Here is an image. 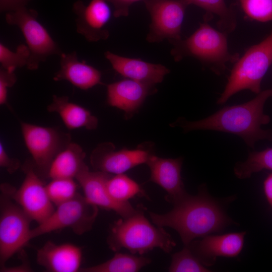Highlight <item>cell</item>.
<instances>
[{
	"label": "cell",
	"instance_id": "obj_12",
	"mask_svg": "<svg viewBox=\"0 0 272 272\" xmlns=\"http://www.w3.org/2000/svg\"><path fill=\"white\" fill-rule=\"evenodd\" d=\"M152 155L144 148L115 151L112 143H104L98 145L92 152L90 163L96 171L119 174L138 165L146 164Z\"/></svg>",
	"mask_w": 272,
	"mask_h": 272
},
{
	"label": "cell",
	"instance_id": "obj_8",
	"mask_svg": "<svg viewBox=\"0 0 272 272\" xmlns=\"http://www.w3.org/2000/svg\"><path fill=\"white\" fill-rule=\"evenodd\" d=\"M31 219L7 193L0 198V266L22 250L31 240Z\"/></svg>",
	"mask_w": 272,
	"mask_h": 272
},
{
	"label": "cell",
	"instance_id": "obj_2",
	"mask_svg": "<svg viewBox=\"0 0 272 272\" xmlns=\"http://www.w3.org/2000/svg\"><path fill=\"white\" fill-rule=\"evenodd\" d=\"M172 210L159 214L149 212L152 222L161 227H168L179 234L187 246L199 237L221 231L231 221L220 205L201 188L196 195L188 194L173 205Z\"/></svg>",
	"mask_w": 272,
	"mask_h": 272
},
{
	"label": "cell",
	"instance_id": "obj_17",
	"mask_svg": "<svg viewBox=\"0 0 272 272\" xmlns=\"http://www.w3.org/2000/svg\"><path fill=\"white\" fill-rule=\"evenodd\" d=\"M82 249L72 243L48 241L37 251V263L49 272L80 271Z\"/></svg>",
	"mask_w": 272,
	"mask_h": 272
},
{
	"label": "cell",
	"instance_id": "obj_3",
	"mask_svg": "<svg viewBox=\"0 0 272 272\" xmlns=\"http://www.w3.org/2000/svg\"><path fill=\"white\" fill-rule=\"evenodd\" d=\"M145 207L139 205L132 215L120 218L110 226L107 238L109 249L118 252L122 248L131 254L142 255L159 248L169 253L176 243L163 227L152 225L145 215Z\"/></svg>",
	"mask_w": 272,
	"mask_h": 272
},
{
	"label": "cell",
	"instance_id": "obj_21",
	"mask_svg": "<svg viewBox=\"0 0 272 272\" xmlns=\"http://www.w3.org/2000/svg\"><path fill=\"white\" fill-rule=\"evenodd\" d=\"M49 112L57 113L69 129L85 128L95 129L98 119L85 108L70 101L66 96L53 95L52 100L47 107Z\"/></svg>",
	"mask_w": 272,
	"mask_h": 272
},
{
	"label": "cell",
	"instance_id": "obj_31",
	"mask_svg": "<svg viewBox=\"0 0 272 272\" xmlns=\"http://www.w3.org/2000/svg\"><path fill=\"white\" fill-rule=\"evenodd\" d=\"M17 78L15 72L7 70L0 67V104L7 103L8 91L17 82Z\"/></svg>",
	"mask_w": 272,
	"mask_h": 272
},
{
	"label": "cell",
	"instance_id": "obj_26",
	"mask_svg": "<svg viewBox=\"0 0 272 272\" xmlns=\"http://www.w3.org/2000/svg\"><path fill=\"white\" fill-rule=\"evenodd\" d=\"M263 169L272 170V148L249 153L245 161L235 164L234 172L237 178L246 179Z\"/></svg>",
	"mask_w": 272,
	"mask_h": 272
},
{
	"label": "cell",
	"instance_id": "obj_24",
	"mask_svg": "<svg viewBox=\"0 0 272 272\" xmlns=\"http://www.w3.org/2000/svg\"><path fill=\"white\" fill-rule=\"evenodd\" d=\"M187 6L196 5L206 11L209 15L217 16L219 30L227 34L233 32L237 26L236 15L233 9L228 7L225 0H181Z\"/></svg>",
	"mask_w": 272,
	"mask_h": 272
},
{
	"label": "cell",
	"instance_id": "obj_7",
	"mask_svg": "<svg viewBox=\"0 0 272 272\" xmlns=\"http://www.w3.org/2000/svg\"><path fill=\"white\" fill-rule=\"evenodd\" d=\"M98 214V207L78 193L72 199L56 206L47 219L31 229V238L65 228L82 235L92 229Z\"/></svg>",
	"mask_w": 272,
	"mask_h": 272
},
{
	"label": "cell",
	"instance_id": "obj_34",
	"mask_svg": "<svg viewBox=\"0 0 272 272\" xmlns=\"http://www.w3.org/2000/svg\"><path fill=\"white\" fill-rule=\"evenodd\" d=\"M29 0H0V10L2 12H10L26 7Z\"/></svg>",
	"mask_w": 272,
	"mask_h": 272
},
{
	"label": "cell",
	"instance_id": "obj_25",
	"mask_svg": "<svg viewBox=\"0 0 272 272\" xmlns=\"http://www.w3.org/2000/svg\"><path fill=\"white\" fill-rule=\"evenodd\" d=\"M106 186L110 196L121 202H127L137 196H146L141 186L123 173L111 175L106 181Z\"/></svg>",
	"mask_w": 272,
	"mask_h": 272
},
{
	"label": "cell",
	"instance_id": "obj_18",
	"mask_svg": "<svg viewBox=\"0 0 272 272\" xmlns=\"http://www.w3.org/2000/svg\"><path fill=\"white\" fill-rule=\"evenodd\" d=\"M104 55L113 69L121 76L149 85L161 83L170 73L168 68L161 64L121 56L109 51H106Z\"/></svg>",
	"mask_w": 272,
	"mask_h": 272
},
{
	"label": "cell",
	"instance_id": "obj_4",
	"mask_svg": "<svg viewBox=\"0 0 272 272\" xmlns=\"http://www.w3.org/2000/svg\"><path fill=\"white\" fill-rule=\"evenodd\" d=\"M228 34L215 29L207 22L185 39L173 42L171 51L175 61L191 56L217 75L222 74L228 63H234L239 58L238 53H231L228 48Z\"/></svg>",
	"mask_w": 272,
	"mask_h": 272
},
{
	"label": "cell",
	"instance_id": "obj_22",
	"mask_svg": "<svg viewBox=\"0 0 272 272\" xmlns=\"http://www.w3.org/2000/svg\"><path fill=\"white\" fill-rule=\"evenodd\" d=\"M86 154L78 144L71 142L55 157L49 168L47 177L55 178H76L89 170L86 164Z\"/></svg>",
	"mask_w": 272,
	"mask_h": 272
},
{
	"label": "cell",
	"instance_id": "obj_1",
	"mask_svg": "<svg viewBox=\"0 0 272 272\" xmlns=\"http://www.w3.org/2000/svg\"><path fill=\"white\" fill-rule=\"evenodd\" d=\"M271 97L272 88L261 91L245 103L225 106L204 119L189 121L180 118L173 124L181 126L185 132L210 130L234 134L254 148L259 140L272 141V130L261 128L270 121L269 116L264 113L263 107Z\"/></svg>",
	"mask_w": 272,
	"mask_h": 272
},
{
	"label": "cell",
	"instance_id": "obj_10",
	"mask_svg": "<svg viewBox=\"0 0 272 272\" xmlns=\"http://www.w3.org/2000/svg\"><path fill=\"white\" fill-rule=\"evenodd\" d=\"M25 178L18 189L7 184L1 191L8 193L31 219L38 224L43 222L55 209L44 185L33 166L25 165Z\"/></svg>",
	"mask_w": 272,
	"mask_h": 272
},
{
	"label": "cell",
	"instance_id": "obj_27",
	"mask_svg": "<svg viewBox=\"0 0 272 272\" xmlns=\"http://www.w3.org/2000/svg\"><path fill=\"white\" fill-rule=\"evenodd\" d=\"M77 183L74 179L55 178L46 185L52 203L56 207L74 198L77 192Z\"/></svg>",
	"mask_w": 272,
	"mask_h": 272
},
{
	"label": "cell",
	"instance_id": "obj_30",
	"mask_svg": "<svg viewBox=\"0 0 272 272\" xmlns=\"http://www.w3.org/2000/svg\"><path fill=\"white\" fill-rule=\"evenodd\" d=\"M247 17L260 22H272V0H239Z\"/></svg>",
	"mask_w": 272,
	"mask_h": 272
},
{
	"label": "cell",
	"instance_id": "obj_9",
	"mask_svg": "<svg viewBox=\"0 0 272 272\" xmlns=\"http://www.w3.org/2000/svg\"><path fill=\"white\" fill-rule=\"evenodd\" d=\"M23 138L33 162L34 169L39 175L47 176L50 166L57 154L71 141L69 134L55 128L22 122Z\"/></svg>",
	"mask_w": 272,
	"mask_h": 272
},
{
	"label": "cell",
	"instance_id": "obj_11",
	"mask_svg": "<svg viewBox=\"0 0 272 272\" xmlns=\"http://www.w3.org/2000/svg\"><path fill=\"white\" fill-rule=\"evenodd\" d=\"M151 22L146 39L149 42L171 43L181 39L182 24L188 6L181 0H144Z\"/></svg>",
	"mask_w": 272,
	"mask_h": 272
},
{
	"label": "cell",
	"instance_id": "obj_28",
	"mask_svg": "<svg viewBox=\"0 0 272 272\" xmlns=\"http://www.w3.org/2000/svg\"><path fill=\"white\" fill-rule=\"evenodd\" d=\"M170 272H208L206 267L186 246L172 255Z\"/></svg>",
	"mask_w": 272,
	"mask_h": 272
},
{
	"label": "cell",
	"instance_id": "obj_33",
	"mask_svg": "<svg viewBox=\"0 0 272 272\" xmlns=\"http://www.w3.org/2000/svg\"><path fill=\"white\" fill-rule=\"evenodd\" d=\"M114 7L113 16L115 18L127 16L129 8L133 3L144 0H106Z\"/></svg>",
	"mask_w": 272,
	"mask_h": 272
},
{
	"label": "cell",
	"instance_id": "obj_15",
	"mask_svg": "<svg viewBox=\"0 0 272 272\" xmlns=\"http://www.w3.org/2000/svg\"><path fill=\"white\" fill-rule=\"evenodd\" d=\"M111 174L87 170L76 179L82 187L84 196L91 203L108 211H112L122 218H128L136 211L128 202H121L114 200L108 193L106 183Z\"/></svg>",
	"mask_w": 272,
	"mask_h": 272
},
{
	"label": "cell",
	"instance_id": "obj_19",
	"mask_svg": "<svg viewBox=\"0 0 272 272\" xmlns=\"http://www.w3.org/2000/svg\"><path fill=\"white\" fill-rule=\"evenodd\" d=\"M154 86L131 79L122 80L107 85L108 104L123 110L130 117L153 91Z\"/></svg>",
	"mask_w": 272,
	"mask_h": 272
},
{
	"label": "cell",
	"instance_id": "obj_20",
	"mask_svg": "<svg viewBox=\"0 0 272 272\" xmlns=\"http://www.w3.org/2000/svg\"><path fill=\"white\" fill-rule=\"evenodd\" d=\"M60 57V69L53 77L55 81L65 80L84 90L101 83V72L84 61H80L76 51L62 52Z\"/></svg>",
	"mask_w": 272,
	"mask_h": 272
},
{
	"label": "cell",
	"instance_id": "obj_35",
	"mask_svg": "<svg viewBox=\"0 0 272 272\" xmlns=\"http://www.w3.org/2000/svg\"><path fill=\"white\" fill-rule=\"evenodd\" d=\"M263 190L267 201L272 207V173L264 181Z\"/></svg>",
	"mask_w": 272,
	"mask_h": 272
},
{
	"label": "cell",
	"instance_id": "obj_13",
	"mask_svg": "<svg viewBox=\"0 0 272 272\" xmlns=\"http://www.w3.org/2000/svg\"><path fill=\"white\" fill-rule=\"evenodd\" d=\"M106 0H91L86 5L78 1L73 5L76 30L89 42L106 40L109 36L107 25L111 17V10Z\"/></svg>",
	"mask_w": 272,
	"mask_h": 272
},
{
	"label": "cell",
	"instance_id": "obj_14",
	"mask_svg": "<svg viewBox=\"0 0 272 272\" xmlns=\"http://www.w3.org/2000/svg\"><path fill=\"white\" fill-rule=\"evenodd\" d=\"M245 232L222 235H208L193 240L187 246L205 266L213 265L217 257H234L242 251Z\"/></svg>",
	"mask_w": 272,
	"mask_h": 272
},
{
	"label": "cell",
	"instance_id": "obj_6",
	"mask_svg": "<svg viewBox=\"0 0 272 272\" xmlns=\"http://www.w3.org/2000/svg\"><path fill=\"white\" fill-rule=\"evenodd\" d=\"M37 12L24 7L7 12L6 22L17 26L22 33L30 50L27 68L31 71L38 69L40 64L52 55L62 53L60 48L47 30L38 20Z\"/></svg>",
	"mask_w": 272,
	"mask_h": 272
},
{
	"label": "cell",
	"instance_id": "obj_36",
	"mask_svg": "<svg viewBox=\"0 0 272 272\" xmlns=\"http://www.w3.org/2000/svg\"><path fill=\"white\" fill-rule=\"evenodd\" d=\"M30 266L26 264H22L18 266L7 267L6 266L1 268V271H31Z\"/></svg>",
	"mask_w": 272,
	"mask_h": 272
},
{
	"label": "cell",
	"instance_id": "obj_32",
	"mask_svg": "<svg viewBox=\"0 0 272 272\" xmlns=\"http://www.w3.org/2000/svg\"><path fill=\"white\" fill-rule=\"evenodd\" d=\"M0 166L10 174L15 173L20 166V161L8 155L2 142L0 143Z\"/></svg>",
	"mask_w": 272,
	"mask_h": 272
},
{
	"label": "cell",
	"instance_id": "obj_29",
	"mask_svg": "<svg viewBox=\"0 0 272 272\" xmlns=\"http://www.w3.org/2000/svg\"><path fill=\"white\" fill-rule=\"evenodd\" d=\"M30 50L27 45L21 44L14 51L2 42L0 43V63L3 68L12 72L16 69L27 66Z\"/></svg>",
	"mask_w": 272,
	"mask_h": 272
},
{
	"label": "cell",
	"instance_id": "obj_5",
	"mask_svg": "<svg viewBox=\"0 0 272 272\" xmlns=\"http://www.w3.org/2000/svg\"><path fill=\"white\" fill-rule=\"evenodd\" d=\"M272 64V32L262 41L248 48L234 63L217 103L223 104L233 95L249 90L257 94L261 81Z\"/></svg>",
	"mask_w": 272,
	"mask_h": 272
},
{
	"label": "cell",
	"instance_id": "obj_16",
	"mask_svg": "<svg viewBox=\"0 0 272 272\" xmlns=\"http://www.w3.org/2000/svg\"><path fill=\"white\" fill-rule=\"evenodd\" d=\"M183 158H162L152 154L147 162L151 176L150 180L166 192L165 199L173 205L188 193L186 191L181 176Z\"/></svg>",
	"mask_w": 272,
	"mask_h": 272
},
{
	"label": "cell",
	"instance_id": "obj_23",
	"mask_svg": "<svg viewBox=\"0 0 272 272\" xmlns=\"http://www.w3.org/2000/svg\"><path fill=\"white\" fill-rule=\"evenodd\" d=\"M151 262V259L133 254L116 253L113 257L98 265L81 268L83 272H137Z\"/></svg>",
	"mask_w": 272,
	"mask_h": 272
}]
</instances>
